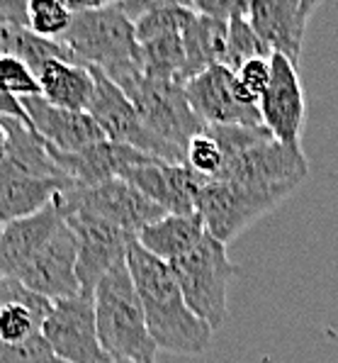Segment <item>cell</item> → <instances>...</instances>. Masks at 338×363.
I'll use <instances>...</instances> for the list:
<instances>
[{
    "mask_svg": "<svg viewBox=\"0 0 338 363\" xmlns=\"http://www.w3.org/2000/svg\"><path fill=\"white\" fill-rule=\"evenodd\" d=\"M127 268L139 293L153 344L170 354L185 356L207 351L214 332L187 307L170 266L132 239L127 247Z\"/></svg>",
    "mask_w": 338,
    "mask_h": 363,
    "instance_id": "obj_1",
    "label": "cell"
},
{
    "mask_svg": "<svg viewBox=\"0 0 338 363\" xmlns=\"http://www.w3.org/2000/svg\"><path fill=\"white\" fill-rule=\"evenodd\" d=\"M207 132L217 139L224 154V166L214 181L256 188L280 195L282 200L290 198L307 181L309 164L302 147L278 142L263 125L207 127Z\"/></svg>",
    "mask_w": 338,
    "mask_h": 363,
    "instance_id": "obj_2",
    "label": "cell"
},
{
    "mask_svg": "<svg viewBox=\"0 0 338 363\" xmlns=\"http://www.w3.org/2000/svg\"><path fill=\"white\" fill-rule=\"evenodd\" d=\"M66 8L74 18L57 42L76 64L100 69L115 83L141 71L134 22L117 3H66Z\"/></svg>",
    "mask_w": 338,
    "mask_h": 363,
    "instance_id": "obj_3",
    "label": "cell"
},
{
    "mask_svg": "<svg viewBox=\"0 0 338 363\" xmlns=\"http://www.w3.org/2000/svg\"><path fill=\"white\" fill-rule=\"evenodd\" d=\"M93 300L98 339L110 361L156 363L158 346L148 334L139 293L127 268V256L105 273Z\"/></svg>",
    "mask_w": 338,
    "mask_h": 363,
    "instance_id": "obj_4",
    "label": "cell"
},
{
    "mask_svg": "<svg viewBox=\"0 0 338 363\" xmlns=\"http://www.w3.org/2000/svg\"><path fill=\"white\" fill-rule=\"evenodd\" d=\"M168 266L187 307L204 325H209L212 332H217L226 320V290L231 278L239 273V268L229 261L226 244L204 234L202 242L190 254Z\"/></svg>",
    "mask_w": 338,
    "mask_h": 363,
    "instance_id": "obj_5",
    "label": "cell"
},
{
    "mask_svg": "<svg viewBox=\"0 0 338 363\" xmlns=\"http://www.w3.org/2000/svg\"><path fill=\"white\" fill-rule=\"evenodd\" d=\"M122 88L134 110L139 113L144 127L153 137L185 152L192 137L204 132V122L195 115L185 96V88L173 81H156L144 76L141 71L120 78Z\"/></svg>",
    "mask_w": 338,
    "mask_h": 363,
    "instance_id": "obj_6",
    "label": "cell"
},
{
    "mask_svg": "<svg viewBox=\"0 0 338 363\" xmlns=\"http://www.w3.org/2000/svg\"><path fill=\"white\" fill-rule=\"evenodd\" d=\"M57 203L59 210L91 212V215L120 227L132 237H136L144 227L165 217V212L158 205H153L146 195L122 178H112V181L98 183V186L71 183L64 193L57 195Z\"/></svg>",
    "mask_w": 338,
    "mask_h": 363,
    "instance_id": "obj_7",
    "label": "cell"
},
{
    "mask_svg": "<svg viewBox=\"0 0 338 363\" xmlns=\"http://www.w3.org/2000/svg\"><path fill=\"white\" fill-rule=\"evenodd\" d=\"M282 203L280 195L236 186L226 181H207L197 193V215L202 217L204 230L221 244H229L243 230L253 225L265 212Z\"/></svg>",
    "mask_w": 338,
    "mask_h": 363,
    "instance_id": "obj_8",
    "label": "cell"
},
{
    "mask_svg": "<svg viewBox=\"0 0 338 363\" xmlns=\"http://www.w3.org/2000/svg\"><path fill=\"white\" fill-rule=\"evenodd\" d=\"M42 337L64 363H107L95 327V300L91 293L57 300L42 325Z\"/></svg>",
    "mask_w": 338,
    "mask_h": 363,
    "instance_id": "obj_9",
    "label": "cell"
},
{
    "mask_svg": "<svg viewBox=\"0 0 338 363\" xmlns=\"http://www.w3.org/2000/svg\"><path fill=\"white\" fill-rule=\"evenodd\" d=\"M18 281L37 295L52 300H69L81 293L78 281V242L66 222L52 234L44 247L18 271Z\"/></svg>",
    "mask_w": 338,
    "mask_h": 363,
    "instance_id": "obj_10",
    "label": "cell"
},
{
    "mask_svg": "<svg viewBox=\"0 0 338 363\" xmlns=\"http://www.w3.org/2000/svg\"><path fill=\"white\" fill-rule=\"evenodd\" d=\"M61 217L78 242L81 293L93 295L105 273L127 256V247L134 237L83 210H61Z\"/></svg>",
    "mask_w": 338,
    "mask_h": 363,
    "instance_id": "obj_11",
    "label": "cell"
},
{
    "mask_svg": "<svg viewBox=\"0 0 338 363\" xmlns=\"http://www.w3.org/2000/svg\"><path fill=\"white\" fill-rule=\"evenodd\" d=\"M258 110L263 127L278 142L299 147L307 120V103L297 66L282 54L270 57V83L258 100Z\"/></svg>",
    "mask_w": 338,
    "mask_h": 363,
    "instance_id": "obj_12",
    "label": "cell"
},
{
    "mask_svg": "<svg viewBox=\"0 0 338 363\" xmlns=\"http://www.w3.org/2000/svg\"><path fill=\"white\" fill-rule=\"evenodd\" d=\"M185 96L195 115L207 127L243 125L260 127V110L241 103L236 93V76L226 66H212L185 83Z\"/></svg>",
    "mask_w": 338,
    "mask_h": 363,
    "instance_id": "obj_13",
    "label": "cell"
},
{
    "mask_svg": "<svg viewBox=\"0 0 338 363\" xmlns=\"http://www.w3.org/2000/svg\"><path fill=\"white\" fill-rule=\"evenodd\" d=\"M319 5L317 0H258L248 8V22L270 54H282L297 66L304 32Z\"/></svg>",
    "mask_w": 338,
    "mask_h": 363,
    "instance_id": "obj_14",
    "label": "cell"
},
{
    "mask_svg": "<svg viewBox=\"0 0 338 363\" xmlns=\"http://www.w3.org/2000/svg\"><path fill=\"white\" fill-rule=\"evenodd\" d=\"M122 181L132 183L165 215H192L197 212V193L202 191L207 178L195 173L187 164H165L153 159L148 164L134 166Z\"/></svg>",
    "mask_w": 338,
    "mask_h": 363,
    "instance_id": "obj_15",
    "label": "cell"
},
{
    "mask_svg": "<svg viewBox=\"0 0 338 363\" xmlns=\"http://www.w3.org/2000/svg\"><path fill=\"white\" fill-rule=\"evenodd\" d=\"M22 108L35 132L49 149L59 154H78L83 149L105 142V132L88 113H71L49 105L42 96L22 98Z\"/></svg>",
    "mask_w": 338,
    "mask_h": 363,
    "instance_id": "obj_16",
    "label": "cell"
},
{
    "mask_svg": "<svg viewBox=\"0 0 338 363\" xmlns=\"http://www.w3.org/2000/svg\"><path fill=\"white\" fill-rule=\"evenodd\" d=\"M47 152L59 166V171L78 186H98V183L112 181V178H124L134 166L153 161L151 156L136 152L127 144L110 142V139L93 144L78 154H59L49 147Z\"/></svg>",
    "mask_w": 338,
    "mask_h": 363,
    "instance_id": "obj_17",
    "label": "cell"
},
{
    "mask_svg": "<svg viewBox=\"0 0 338 363\" xmlns=\"http://www.w3.org/2000/svg\"><path fill=\"white\" fill-rule=\"evenodd\" d=\"M61 222H64V217H61L59 203L54 198L47 208H42L35 215L3 225V237H0V278L18 276L20 268L52 239V234L59 230Z\"/></svg>",
    "mask_w": 338,
    "mask_h": 363,
    "instance_id": "obj_18",
    "label": "cell"
},
{
    "mask_svg": "<svg viewBox=\"0 0 338 363\" xmlns=\"http://www.w3.org/2000/svg\"><path fill=\"white\" fill-rule=\"evenodd\" d=\"M52 305V300L22 286L18 278H0V344H22L40 337Z\"/></svg>",
    "mask_w": 338,
    "mask_h": 363,
    "instance_id": "obj_19",
    "label": "cell"
},
{
    "mask_svg": "<svg viewBox=\"0 0 338 363\" xmlns=\"http://www.w3.org/2000/svg\"><path fill=\"white\" fill-rule=\"evenodd\" d=\"M8 130V154L0 161V178L27 176V178H66L59 166L52 161L47 144L35 132L32 125H25L13 117H0Z\"/></svg>",
    "mask_w": 338,
    "mask_h": 363,
    "instance_id": "obj_20",
    "label": "cell"
},
{
    "mask_svg": "<svg viewBox=\"0 0 338 363\" xmlns=\"http://www.w3.org/2000/svg\"><path fill=\"white\" fill-rule=\"evenodd\" d=\"M42 98L49 105L71 113H88L93 91H95V78L91 66L69 64V61L52 59L37 71Z\"/></svg>",
    "mask_w": 338,
    "mask_h": 363,
    "instance_id": "obj_21",
    "label": "cell"
},
{
    "mask_svg": "<svg viewBox=\"0 0 338 363\" xmlns=\"http://www.w3.org/2000/svg\"><path fill=\"white\" fill-rule=\"evenodd\" d=\"M204 234H207V230H204L202 217L192 212V215L161 217L153 225L144 227L134 239L148 254H153L165 264H173L185 254H190L202 242Z\"/></svg>",
    "mask_w": 338,
    "mask_h": 363,
    "instance_id": "obj_22",
    "label": "cell"
},
{
    "mask_svg": "<svg viewBox=\"0 0 338 363\" xmlns=\"http://www.w3.org/2000/svg\"><path fill=\"white\" fill-rule=\"evenodd\" d=\"M69 186V178H0V225H10L15 220L35 215Z\"/></svg>",
    "mask_w": 338,
    "mask_h": 363,
    "instance_id": "obj_23",
    "label": "cell"
},
{
    "mask_svg": "<svg viewBox=\"0 0 338 363\" xmlns=\"http://www.w3.org/2000/svg\"><path fill=\"white\" fill-rule=\"evenodd\" d=\"M226 30H229V22H219L192 13L187 27L182 30V44H185L182 86L202 71L212 69V66H221L226 52Z\"/></svg>",
    "mask_w": 338,
    "mask_h": 363,
    "instance_id": "obj_24",
    "label": "cell"
},
{
    "mask_svg": "<svg viewBox=\"0 0 338 363\" xmlns=\"http://www.w3.org/2000/svg\"><path fill=\"white\" fill-rule=\"evenodd\" d=\"M0 57L20 59L22 64L30 66L32 74H37V71L52 59L76 64V61L71 59V54L61 47L57 39L37 37L30 27H18V25L0 27Z\"/></svg>",
    "mask_w": 338,
    "mask_h": 363,
    "instance_id": "obj_25",
    "label": "cell"
},
{
    "mask_svg": "<svg viewBox=\"0 0 338 363\" xmlns=\"http://www.w3.org/2000/svg\"><path fill=\"white\" fill-rule=\"evenodd\" d=\"M139 69L156 81H173L182 86L185 76V44L182 32H168L139 42Z\"/></svg>",
    "mask_w": 338,
    "mask_h": 363,
    "instance_id": "obj_26",
    "label": "cell"
},
{
    "mask_svg": "<svg viewBox=\"0 0 338 363\" xmlns=\"http://www.w3.org/2000/svg\"><path fill=\"white\" fill-rule=\"evenodd\" d=\"M270 49L263 44V39L256 35V30L248 22V13H239L229 20V30H226V52L221 66L229 71H239L243 64L253 59H270Z\"/></svg>",
    "mask_w": 338,
    "mask_h": 363,
    "instance_id": "obj_27",
    "label": "cell"
},
{
    "mask_svg": "<svg viewBox=\"0 0 338 363\" xmlns=\"http://www.w3.org/2000/svg\"><path fill=\"white\" fill-rule=\"evenodd\" d=\"M71 10L59 0H30L27 3V22L37 37L59 39L71 25Z\"/></svg>",
    "mask_w": 338,
    "mask_h": 363,
    "instance_id": "obj_28",
    "label": "cell"
},
{
    "mask_svg": "<svg viewBox=\"0 0 338 363\" xmlns=\"http://www.w3.org/2000/svg\"><path fill=\"white\" fill-rule=\"evenodd\" d=\"M185 164L207 181H214L219 176L221 166H224V154H221L217 139L207 132V127H204V132L190 139L185 149Z\"/></svg>",
    "mask_w": 338,
    "mask_h": 363,
    "instance_id": "obj_29",
    "label": "cell"
},
{
    "mask_svg": "<svg viewBox=\"0 0 338 363\" xmlns=\"http://www.w3.org/2000/svg\"><path fill=\"white\" fill-rule=\"evenodd\" d=\"M0 91L15 98H32L42 96L40 81L32 74L27 64H22L15 57H0Z\"/></svg>",
    "mask_w": 338,
    "mask_h": 363,
    "instance_id": "obj_30",
    "label": "cell"
},
{
    "mask_svg": "<svg viewBox=\"0 0 338 363\" xmlns=\"http://www.w3.org/2000/svg\"><path fill=\"white\" fill-rule=\"evenodd\" d=\"M236 93H239L241 103L256 105L263 98L265 88L270 83V59H253L248 64H243L236 71Z\"/></svg>",
    "mask_w": 338,
    "mask_h": 363,
    "instance_id": "obj_31",
    "label": "cell"
},
{
    "mask_svg": "<svg viewBox=\"0 0 338 363\" xmlns=\"http://www.w3.org/2000/svg\"><path fill=\"white\" fill-rule=\"evenodd\" d=\"M0 363H59V359L40 334L22 344H0Z\"/></svg>",
    "mask_w": 338,
    "mask_h": 363,
    "instance_id": "obj_32",
    "label": "cell"
},
{
    "mask_svg": "<svg viewBox=\"0 0 338 363\" xmlns=\"http://www.w3.org/2000/svg\"><path fill=\"white\" fill-rule=\"evenodd\" d=\"M3 25L30 27V22H27L25 0H0V27Z\"/></svg>",
    "mask_w": 338,
    "mask_h": 363,
    "instance_id": "obj_33",
    "label": "cell"
},
{
    "mask_svg": "<svg viewBox=\"0 0 338 363\" xmlns=\"http://www.w3.org/2000/svg\"><path fill=\"white\" fill-rule=\"evenodd\" d=\"M8 130H5V125L0 122V161L5 159V154H8Z\"/></svg>",
    "mask_w": 338,
    "mask_h": 363,
    "instance_id": "obj_34",
    "label": "cell"
},
{
    "mask_svg": "<svg viewBox=\"0 0 338 363\" xmlns=\"http://www.w3.org/2000/svg\"><path fill=\"white\" fill-rule=\"evenodd\" d=\"M107 363H124V361H107Z\"/></svg>",
    "mask_w": 338,
    "mask_h": 363,
    "instance_id": "obj_35",
    "label": "cell"
},
{
    "mask_svg": "<svg viewBox=\"0 0 338 363\" xmlns=\"http://www.w3.org/2000/svg\"><path fill=\"white\" fill-rule=\"evenodd\" d=\"M0 237H3V225H0Z\"/></svg>",
    "mask_w": 338,
    "mask_h": 363,
    "instance_id": "obj_36",
    "label": "cell"
},
{
    "mask_svg": "<svg viewBox=\"0 0 338 363\" xmlns=\"http://www.w3.org/2000/svg\"><path fill=\"white\" fill-rule=\"evenodd\" d=\"M59 363H64V361H59Z\"/></svg>",
    "mask_w": 338,
    "mask_h": 363,
    "instance_id": "obj_37",
    "label": "cell"
}]
</instances>
